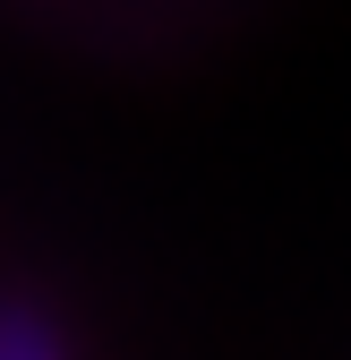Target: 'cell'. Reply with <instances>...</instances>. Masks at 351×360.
Listing matches in <instances>:
<instances>
[{
	"instance_id": "1",
	"label": "cell",
	"mask_w": 351,
	"mask_h": 360,
	"mask_svg": "<svg viewBox=\"0 0 351 360\" xmlns=\"http://www.w3.org/2000/svg\"><path fill=\"white\" fill-rule=\"evenodd\" d=\"M0 352H34V360H52V352H60V326H52V318H18V309H0Z\"/></svg>"
}]
</instances>
